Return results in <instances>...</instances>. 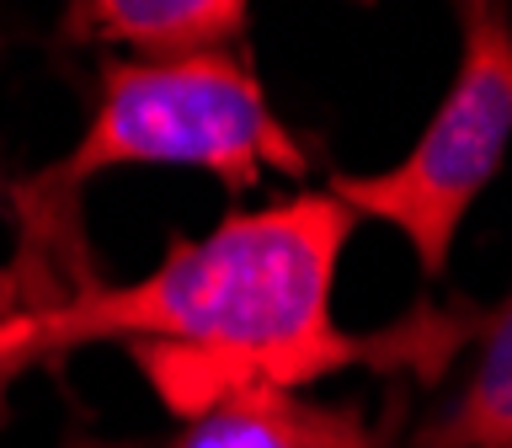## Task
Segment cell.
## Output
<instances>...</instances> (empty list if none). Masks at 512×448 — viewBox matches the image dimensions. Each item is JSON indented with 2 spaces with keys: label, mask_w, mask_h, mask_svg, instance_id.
I'll return each instance as SVG.
<instances>
[{
  "label": "cell",
  "mask_w": 512,
  "mask_h": 448,
  "mask_svg": "<svg viewBox=\"0 0 512 448\" xmlns=\"http://www.w3.org/2000/svg\"><path fill=\"white\" fill-rule=\"evenodd\" d=\"M166 448H384V438L352 406H320V400L283 390H246L182 422Z\"/></svg>",
  "instance_id": "cell-5"
},
{
  "label": "cell",
  "mask_w": 512,
  "mask_h": 448,
  "mask_svg": "<svg viewBox=\"0 0 512 448\" xmlns=\"http://www.w3.org/2000/svg\"><path fill=\"white\" fill-rule=\"evenodd\" d=\"M512 443V294L486 315L480 363L459 400L427 432V448H507Z\"/></svg>",
  "instance_id": "cell-6"
},
{
  "label": "cell",
  "mask_w": 512,
  "mask_h": 448,
  "mask_svg": "<svg viewBox=\"0 0 512 448\" xmlns=\"http://www.w3.org/2000/svg\"><path fill=\"white\" fill-rule=\"evenodd\" d=\"M512 150V22L502 6H459V70L395 166L336 171L331 198L352 219H384L427 278L448 272L464 214Z\"/></svg>",
  "instance_id": "cell-3"
},
{
  "label": "cell",
  "mask_w": 512,
  "mask_h": 448,
  "mask_svg": "<svg viewBox=\"0 0 512 448\" xmlns=\"http://www.w3.org/2000/svg\"><path fill=\"white\" fill-rule=\"evenodd\" d=\"M507 448H512V443H507Z\"/></svg>",
  "instance_id": "cell-8"
},
{
  "label": "cell",
  "mask_w": 512,
  "mask_h": 448,
  "mask_svg": "<svg viewBox=\"0 0 512 448\" xmlns=\"http://www.w3.org/2000/svg\"><path fill=\"white\" fill-rule=\"evenodd\" d=\"M16 374H27V363H16L0 352V416H6V390L16 384ZM64 448H128V443H96V438H75V443H64Z\"/></svg>",
  "instance_id": "cell-7"
},
{
  "label": "cell",
  "mask_w": 512,
  "mask_h": 448,
  "mask_svg": "<svg viewBox=\"0 0 512 448\" xmlns=\"http://www.w3.org/2000/svg\"><path fill=\"white\" fill-rule=\"evenodd\" d=\"M352 219L331 192L235 208L208 235L176 240L134 283H75L43 304H0V352L48 363L86 342H128L155 395L192 422L246 390L299 395L342 368L448 352L400 336H347L331 315Z\"/></svg>",
  "instance_id": "cell-1"
},
{
  "label": "cell",
  "mask_w": 512,
  "mask_h": 448,
  "mask_svg": "<svg viewBox=\"0 0 512 448\" xmlns=\"http://www.w3.org/2000/svg\"><path fill=\"white\" fill-rule=\"evenodd\" d=\"M118 166H192L219 176L230 192H246L267 176L304 182L310 150L272 112L267 86L246 64V48L171 64L102 59L96 112L86 134L59 166L16 182V198L32 208V224L48 208H75V192Z\"/></svg>",
  "instance_id": "cell-2"
},
{
  "label": "cell",
  "mask_w": 512,
  "mask_h": 448,
  "mask_svg": "<svg viewBox=\"0 0 512 448\" xmlns=\"http://www.w3.org/2000/svg\"><path fill=\"white\" fill-rule=\"evenodd\" d=\"M251 6L240 0H75L59 32L70 43H96L112 59L171 64L240 48Z\"/></svg>",
  "instance_id": "cell-4"
}]
</instances>
